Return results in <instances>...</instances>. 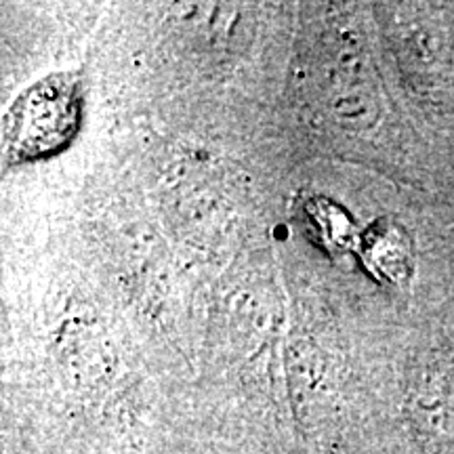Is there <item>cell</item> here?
<instances>
[{"instance_id":"6da1fadb","label":"cell","mask_w":454,"mask_h":454,"mask_svg":"<svg viewBox=\"0 0 454 454\" xmlns=\"http://www.w3.org/2000/svg\"><path fill=\"white\" fill-rule=\"evenodd\" d=\"M82 116V82L76 74H51L34 82L4 114V160L27 162L55 154L76 135Z\"/></svg>"}]
</instances>
